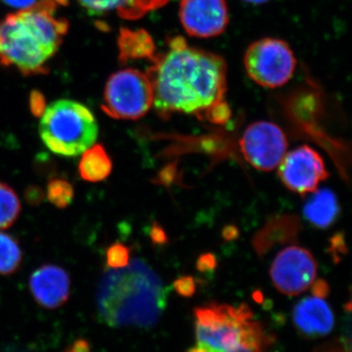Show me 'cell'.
Wrapping results in <instances>:
<instances>
[{"instance_id":"cell-22","label":"cell","mask_w":352,"mask_h":352,"mask_svg":"<svg viewBox=\"0 0 352 352\" xmlns=\"http://www.w3.org/2000/svg\"><path fill=\"white\" fill-rule=\"evenodd\" d=\"M106 263L112 270L126 267L131 263V249L122 243H115L106 252Z\"/></svg>"},{"instance_id":"cell-14","label":"cell","mask_w":352,"mask_h":352,"mask_svg":"<svg viewBox=\"0 0 352 352\" xmlns=\"http://www.w3.org/2000/svg\"><path fill=\"white\" fill-rule=\"evenodd\" d=\"M87 12L94 15L116 13L126 20H138L162 8L170 0H78Z\"/></svg>"},{"instance_id":"cell-3","label":"cell","mask_w":352,"mask_h":352,"mask_svg":"<svg viewBox=\"0 0 352 352\" xmlns=\"http://www.w3.org/2000/svg\"><path fill=\"white\" fill-rule=\"evenodd\" d=\"M166 287L142 261L104 273L96 295L97 311L111 327L149 328L161 318L166 305Z\"/></svg>"},{"instance_id":"cell-7","label":"cell","mask_w":352,"mask_h":352,"mask_svg":"<svg viewBox=\"0 0 352 352\" xmlns=\"http://www.w3.org/2000/svg\"><path fill=\"white\" fill-rule=\"evenodd\" d=\"M245 73L259 87L278 88L291 80L296 60L286 41L265 38L254 41L244 55Z\"/></svg>"},{"instance_id":"cell-2","label":"cell","mask_w":352,"mask_h":352,"mask_svg":"<svg viewBox=\"0 0 352 352\" xmlns=\"http://www.w3.org/2000/svg\"><path fill=\"white\" fill-rule=\"evenodd\" d=\"M66 0H41L0 22V63L25 75L47 71L69 24L58 14Z\"/></svg>"},{"instance_id":"cell-23","label":"cell","mask_w":352,"mask_h":352,"mask_svg":"<svg viewBox=\"0 0 352 352\" xmlns=\"http://www.w3.org/2000/svg\"><path fill=\"white\" fill-rule=\"evenodd\" d=\"M173 289L178 295L191 298L196 293V281L192 276H182L173 283Z\"/></svg>"},{"instance_id":"cell-8","label":"cell","mask_w":352,"mask_h":352,"mask_svg":"<svg viewBox=\"0 0 352 352\" xmlns=\"http://www.w3.org/2000/svg\"><path fill=\"white\" fill-rule=\"evenodd\" d=\"M240 146L248 163L256 170L271 171L284 159L288 140L277 124L261 120L245 129Z\"/></svg>"},{"instance_id":"cell-19","label":"cell","mask_w":352,"mask_h":352,"mask_svg":"<svg viewBox=\"0 0 352 352\" xmlns=\"http://www.w3.org/2000/svg\"><path fill=\"white\" fill-rule=\"evenodd\" d=\"M23 252L19 243L9 235L0 232V275H11L19 270Z\"/></svg>"},{"instance_id":"cell-17","label":"cell","mask_w":352,"mask_h":352,"mask_svg":"<svg viewBox=\"0 0 352 352\" xmlns=\"http://www.w3.org/2000/svg\"><path fill=\"white\" fill-rule=\"evenodd\" d=\"M112 170V159L102 144H94L85 150L78 164L80 177L87 182H104L110 176Z\"/></svg>"},{"instance_id":"cell-21","label":"cell","mask_w":352,"mask_h":352,"mask_svg":"<svg viewBox=\"0 0 352 352\" xmlns=\"http://www.w3.org/2000/svg\"><path fill=\"white\" fill-rule=\"evenodd\" d=\"M46 197L50 204L58 208H66L75 197L73 185L62 178L50 180L46 189Z\"/></svg>"},{"instance_id":"cell-4","label":"cell","mask_w":352,"mask_h":352,"mask_svg":"<svg viewBox=\"0 0 352 352\" xmlns=\"http://www.w3.org/2000/svg\"><path fill=\"white\" fill-rule=\"evenodd\" d=\"M194 315L197 346L207 352H266L274 344L247 305L212 302L195 308Z\"/></svg>"},{"instance_id":"cell-26","label":"cell","mask_w":352,"mask_h":352,"mask_svg":"<svg viewBox=\"0 0 352 352\" xmlns=\"http://www.w3.org/2000/svg\"><path fill=\"white\" fill-rule=\"evenodd\" d=\"M311 285L312 295L320 298H327L329 293H330V287H329V284L325 280L319 279L316 281L314 280Z\"/></svg>"},{"instance_id":"cell-31","label":"cell","mask_w":352,"mask_h":352,"mask_svg":"<svg viewBox=\"0 0 352 352\" xmlns=\"http://www.w3.org/2000/svg\"><path fill=\"white\" fill-rule=\"evenodd\" d=\"M237 235V229H236L235 227L228 226L227 228L224 229L223 236L227 240L234 239Z\"/></svg>"},{"instance_id":"cell-1","label":"cell","mask_w":352,"mask_h":352,"mask_svg":"<svg viewBox=\"0 0 352 352\" xmlns=\"http://www.w3.org/2000/svg\"><path fill=\"white\" fill-rule=\"evenodd\" d=\"M151 61L146 74L154 94L153 106L161 117L183 113L205 120L212 109L226 102L227 64L219 55L175 36Z\"/></svg>"},{"instance_id":"cell-16","label":"cell","mask_w":352,"mask_h":352,"mask_svg":"<svg viewBox=\"0 0 352 352\" xmlns=\"http://www.w3.org/2000/svg\"><path fill=\"white\" fill-rule=\"evenodd\" d=\"M303 214L317 228H328L335 223L340 214L337 196L332 190H319L305 204Z\"/></svg>"},{"instance_id":"cell-10","label":"cell","mask_w":352,"mask_h":352,"mask_svg":"<svg viewBox=\"0 0 352 352\" xmlns=\"http://www.w3.org/2000/svg\"><path fill=\"white\" fill-rule=\"evenodd\" d=\"M279 166L278 175L285 186L300 196L316 191L319 183L329 177L323 159L307 145L285 155Z\"/></svg>"},{"instance_id":"cell-25","label":"cell","mask_w":352,"mask_h":352,"mask_svg":"<svg viewBox=\"0 0 352 352\" xmlns=\"http://www.w3.org/2000/svg\"><path fill=\"white\" fill-rule=\"evenodd\" d=\"M25 197L30 205H38L43 201L44 194L39 187L32 186L25 190Z\"/></svg>"},{"instance_id":"cell-28","label":"cell","mask_w":352,"mask_h":352,"mask_svg":"<svg viewBox=\"0 0 352 352\" xmlns=\"http://www.w3.org/2000/svg\"><path fill=\"white\" fill-rule=\"evenodd\" d=\"M31 109L32 112L36 117H41L44 109H45V102L41 99V95L36 94L32 97Z\"/></svg>"},{"instance_id":"cell-18","label":"cell","mask_w":352,"mask_h":352,"mask_svg":"<svg viewBox=\"0 0 352 352\" xmlns=\"http://www.w3.org/2000/svg\"><path fill=\"white\" fill-rule=\"evenodd\" d=\"M120 57L124 61H129L131 59H150L154 55V41L147 32L143 30L131 31L124 30L120 32L119 38Z\"/></svg>"},{"instance_id":"cell-9","label":"cell","mask_w":352,"mask_h":352,"mask_svg":"<svg viewBox=\"0 0 352 352\" xmlns=\"http://www.w3.org/2000/svg\"><path fill=\"white\" fill-rule=\"evenodd\" d=\"M317 263L311 252L298 245H291L277 254L270 268L275 288L287 296H298L314 283Z\"/></svg>"},{"instance_id":"cell-6","label":"cell","mask_w":352,"mask_h":352,"mask_svg":"<svg viewBox=\"0 0 352 352\" xmlns=\"http://www.w3.org/2000/svg\"><path fill=\"white\" fill-rule=\"evenodd\" d=\"M153 101L154 94L147 74L124 69L109 78L101 107L113 119L135 120L149 112Z\"/></svg>"},{"instance_id":"cell-27","label":"cell","mask_w":352,"mask_h":352,"mask_svg":"<svg viewBox=\"0 0 352 352\" xmlns=\"http://www.w3.org/2000/svg\"><path fill=\"white\" fill-rule=\"evenodd\" d=\"M215 266H217V259L212 254H203L197 263V268L201 272L212 270Z\"/></svg>"},{"instance_id":"cell-12","label":"cell","mask_w":352,"mask_h":352,"mask_svg":"<svg viewBox=\"0 0 352 352\" xmlns=\"http://www.w3.org/2000/svg\"><path fill=\"white\" fill-rule=\"evenodd\" d=\"M30 289L41 307L56 309L69 300L71 279L61 266L44 264L31 275Z\"/></svg>"},{"instance_id":"cell-24","label":"cell","mask_w":352,"mask_h":352,"mask_svg":"<svg viewBox=\"0 0 352 352\" xmlns=\"http://www.w3.org/2000/svg\"><path fill=\"white\" fill-rule=\"evenodd\" d=\"M314 352H351V351L347 349L344 342H340V340H333L316 347Z\"/></svg>"},{"instance_id":"cell-13","label":"cell","mask_w":352,"mask_h":352,"mask_svg":"<svg viewBox=\"0 0 352 352\" xmlns=\"http://www.w3.org/2000/svg\"><path fill=\"white\" fill-rule=\"evenodd\" d=\"M296 330L307 339H319L332 333L335 315L323 298L307 296L296 303L293 310Z\"/></svg>"},{"instance_id":"cell-15","label":"cell","mask_w":352,"mask_h":352,"mask_svg":"<svg viewBox=\"0 0 352 352\" xmlns=\"http://www.w3.org/2000/svg\"><path fill=\"white\" fill-rule=\"evenodd\" d=\"M302 226L294 215H284L270 220L266 226L258 231L252 240V245L259 254L270 252L277 245L295 241Z\"/></svg>"},{"instance_id":"cell-30","label":"cell","mask_w":352,"mask_h":352,"mask_svg":"<svg viewBox=\"0 0 352 352\" xmlns=\"http://www.w3.org/2000/svg\"><path fill=\"white\" fill-rule=\"evenodd\" d=\"M3 1L9 6L20 9L28 8L36 3V0H3Z\"/></svg>"},{"instance_id":"cell-5","label":"cell","mask_w":352,"mask_h":352,"mask_svg":"<svg viewBox=\"0 0 352 352\" xmlns=\"http://www.w3.org/2000/svg\"><path fill=\"white\" fill-rule=\"evenodd\" d=\"M99 129L94 113L82 104L60 99L46 106L41 116L39 135L54 154L76 157L95 144Z\"/></svg>"},{"instance_id":"cell-32","label":"cell","mask_w":352,"mask_h":352,"mask_svg":"<svg viewBox=\"0 0 352 352\" xmlns=\"http://www.w3.org/2000/svg\"><path fill=\"white\" fill-rule=\"evenodd\" d=\"M187 352H207L206 349H204L203 347L200 346H197L192 347V349H188Z\"/></svg>"},{"instance_id":"cell-11","label":"cell","mask_w":352,"mask_h":352,"mask_svg":"<svg viewBox=\"0 0 352 352\" xmlns=\"http://www.w3.org/2000/svg\"><path fill=\"white\" fill-rule=\"evenodd\" d=\"M179 19L192 38H215L229 24L228 6L226 0H180Z\"/></svg>"},{"instance_id":"cell-29","label":"cell","mask_w":352,"mask_h":352,"mask_svg":"<svg viewBox=\"0 0 352 352\" xmlns=\"http://www.w3.org/2000/svg\"><path fill=\"white\" fill-rule=\"evenodd\" d=\"M151 238L153 242L156 243V244H164V243L166 242V235L164 233V229L156 223L152 227Z\"/></svg>"},{"instance_id":"cell-33","label":"cell","mask_w":352,"mask_h":352,"mask_svg":"<svg viewBox=\"0 0 352 352\" xmlns=\"http://www.w3.org/2000/svg\"><path fill=\"white\" fill-rule=\"evenodd\" d=\"M244 1L252 4H263L265 3V2H267L268 0H244Z\"/></svg>"},{"instance_id":"cell-20","label":"cell","mask_w":352,"mask_h":352,"mask_svg":"<svg viewBox=\"0 0 352 352\" xmlns=\"http://www.w3.org/2000/svg\"><path fill=\"white\" fill-rule=\"evenodd\" d=\"M20 212L19 197L9 185L0 182V230L12 226Z\"/></svg>"}]
</instances>
